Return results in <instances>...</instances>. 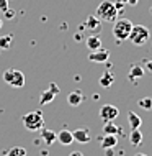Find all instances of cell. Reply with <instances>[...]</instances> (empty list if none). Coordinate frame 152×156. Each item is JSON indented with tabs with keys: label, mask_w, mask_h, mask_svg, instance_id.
Masks as SVG:
<instances>
[{
	"label": "cell",
	"mask_w": 152,
	"mask_h": 156,
	"mask_svg": "<svg viewBox=\"0 0 152 156\" xmlns=\"http://www.w3.org/2000/svg\"><path fill=\"white\" fill-rule=\"evenodd\" d=\"M118 10L115 8V3L110 2V0H103V2L98 3V7H96V12H95V16L101 22H115L118 18Z\"/></svg>",
	"instance_id": "obj_1"
},
{
	"label": "cell",
	"mask_w": 152,
	"mask_h": 156,
	"mask_svg": "<svg viewBox=\"0 0 152 156\" xmlns=\"http://www.w3.org/2000/svg\"><path fill=\"white\" fill-rule=\"evenodd\" d=\"M22 122H23L25 128L29 130V132H39V130L44 126V117H43V112H41V110L28 112L26 115H23Z\"/></svg>",
	"instance_id": "obj_2"
},
{
	"label": "cell",
	"mask_w": 152,
	"mask_h": 156,
	"mask_svg": "<svg viewBox=\"0 0 152 156\" xmlns=\"http://www.w3.org/2000/svg\"><path fill=\"white\" fill-rule=\"evenodd\" d=\"M113 35L118 41H124L128 40L131 30H133V23H131V20L128 18H116L115 22H113Z\"/></svg>",
	"instance_id": "obj_3"
},
{
	"label": "cell",
	"mask_w": 152,
	"mask_h": 156,
	"mask_svg": "<svg viewBox=\"0 0 152 156\" xmlns=\"http://www.w3.org/2000/svg\"><path fill=\"white\" fill-rule=\"evenodd\" d=\"M149 36H150V31L146 27H142V25H133V30H131L128 40L134 46H142L149 41Z\"/></svg>",
	"instance_id": "obj_4"
},
{
	"label": "cell",
	"mask_w": 152,
	"mask_h": 156,
	"mask_svg": "<svg viewBox=\"0 0 152 156\" xmlns=\"http://www.w3.org/2000/svg\"><path fill=\"white\" fill-rule=\"evenodd\" d=\"M3 81H5L8 86L15 87V89H22L25 86V74L18 69H7L3 73Z\"/></svg>",
	"instance_id": "obj_5"
},
{
	"label": "cell",
	"mask_w": 152,
	"mask_h": 156,
	"mask_svg": "<svg viewBox=\"0 0 152 156\" xmlns=\"http://www.w3.org/2000/svg\"><path fill=\"white\" fill-rule=\"evenodd\" d=\"M59 94V87L56 86L54 82H51L49 84V87L46 90L41 92V95H39V105H46V104H51L54 100V97H56Z\"/></svg>",
	"instance_id": "obj_6"
},
{
	"label": "cell",
	"mask_w": 152,
	"mask_h": 156,
	"mask_svg": "<svg viewBox=\"0 0 152 156\" xmlns=\"http://www.w3.org/2000/svg\"><path fill=\"white\" fill-rule=\"evenodd\" d=\"M118 115H120L118 107H115V105H111V104H106L100 108V119L103 122H113Z\"/></svg>",
	"instance_id": "obj_7"
},
{
	"label": "cell",
	"mask_w": 152,
	"mask_h": 156,
	"mask_svg": "<svg viewBox=\"0 0 152 156\" xmlns=\"http://www.w3.org/2000/svg\"><path fill=\"white\" fill-rule=\"evenodd\" d=\"M85 30L92 31V33H100L101 31V20H98L95 15H90L88 18L85 20Z\"/></svg>",
	"instance_id": "obj_8"
},
{
	"label": "cell",
	"mask_w": 152,
	"mask_h": 156,
	"mask_svg": "<svg viewBox=\"0 0 152 156\" xmlns=\"http://www.w3.org/2000/svg\"><path fill=\"white\" fill-rule=\"evenodd\" d=\"M108 58H110V53L103 48L95 49V51H92L90 54H88V59L93 61V62H106Z\"/></svg>",
	"instance_id": "obj_9"
},
{
	"label": "cell",
	"mask_w": 152,
	"mask_h": 156,
	"mask_svg": "<svg viewBox=\"0 0 152 156\" xmlns=\"http://www.w3.org/2000/svg\"><path fill=\"white\" fill-rule=\"evenodd\" d=\"M41 132V138H43V141L46 143L48 146H51L52 143H56L57 141V133L56 132H52V130H49V128H41L39 130Z\"/></svg>",
	"instance_id": "obj_10"
},
{
	"label": "cell",
	"mask_w": 152,
	"mask_h": 156,
	"mask_svg": "<svg viewBox=\"0 0 152 156\" xmlns=\"http://www.w3.org/2000/svg\"><path fill=\"white\" fill-rule=\"evenodd\" d=\"M74 135V141H79V143H82V145H85V143L90 141V132L85 128H79V130H75V132H72Z\"/></svg>",
	"instance_id": "obj_11"
},
{
	"label": "cell",
	"mask_w": 152,
	"mask_h": 156,
	"mask_svg": "<svg viewBox=\"0 0 152 156\" xmlns=\"http://www.w3.org/2000/svg\"><path fill=\"white\" fill-rule=\"evenodd\" d=\"M57 141L61 143V145H72L74 141V135L72 132H69V130H61V132L57 133Z\"/></svg>",
	"instance_id": "obj_12"
},
{
	"label": "cell",
	"mask_w": 152,
	"mask_h": 156,
	"mask_svg": "<svg viewBox=\"0 0 152 156\" xmlns=\"http://www.w3.org/2000/svg\"><path fill=\"white\" fill-rule=\"evenodd\" d=\"M116 145H118L116 135H105V136L101 138V148L103 150H111V148H115Z\"/></svg>",
	"instance_id": "obj_13"
},
{
	"label": "cell",
	"mask_w": 152,
	"mask_h": 156,
	"mask_svg": "<svg viewBox=\"0 0 152 156\" xmlns=\"http://www.w3.org/2000/svg\"><path fill=\"white\" fill-rule=\"evenodd\" d=\"M82 100H83V95H82V92H80V90H74V92H70V94L67 95V102H69V105H72V107L80 105V104H82Z\"/></svg>",
	"instance_id": "obj_14"
},
{
	"label": "cell",
	"mask_w": 152,
	"mask_h": 156,
	"mask_svg": "<svg viewBox=\"0 0 152 156\" xmlns=\"http://www.w3.org/2000/svg\"><path fill=\"white\" fill-rule=\"evenodd\" d=\"M128 122H129L131 130H137V128H141V125H142L141 117H139L136 112H128Z\"/></svg>",
	"instance_id": "obj_15"
},
{
	"label": "cell",
	"mask_w": 152,
	"mask_h": 156,
	"mask_svg": "<svg viewBox=\"0 0 152 156\" xmlns=\"http://www.w3.org/2000/svg\"><path fill=\"white\" fill-rule=\"evenodd\" d=\"M85 43H87V46H88V49H90V51H95V49H100L101 48V40H100L98 35H90L85 40Z\"/></svg>",
	"instance_id": "obj_16"
},
{
	"label": "cell",
	"mask_w": 152,
	"mask_h": 156,
	"mask_svg": "<svg viewBox=\"0 0 152 156\" xmlns=\"http://www.w3.org/2000/svg\"><path fill=\"white\" fill-rule=\"evenodd\" d=\"M142 76H144V69H142L141 66H137V64H133L131 66V69H129V79L133 82H136L137 79H141Z\"/></svg>",
	"instance_id": "obj_17"
},
{
	"label": "cell",
	"mask_w": 152,
	"mask_h": 156,
	"mask_svg": "<svg viewBox=\"0 0 152 156\" xmlns=\"http://www.w3.org/2000/svg\"><path fill=\"white\" fill-rule=\"evenodd\" d=\"M113 82H115V76L110 73V71L103 73V76L100 77V84H101V87H105V89H106V87H110Z\"/></svg>",
	"instance_id": "obj_18"
},
{
	"label": "cell",
	"mask_w": 152,
	"mask_h": 156,
	"mask_svg": "<svg viewBox=\"0 0 152 156\" xmlns=\"http://www.w3.org/2000/svg\"><path fill=\"white\" fill-rule=\"evenodd\" d=\"M118 133H120L118 125H115L113 122H105V125H103V135H118Z\"/></svg>",
	"instance_id": "obj_19"
},
{
	"label": "cell",
	"mask_w": 152,
	"mask_h": 156,
	"mask_svg": "<svg viewBox=\"0 0 152 156\" xmlns=\"http://www.w3.org/2000/svg\"><path fill=\"white\" fill-rule=\"evenodd\" d=\"M129 141H131V145H133V146H137V145H141V143H142V133L139 132V128L137 130H131Z\"/></svg>",
	"instance_id": "obj_20"
},
{
	"label": "cell",
	"mask_w": 152,
	"mask_h": 156,
	"mask_svg": "<svg viewBox=\"0 0 152 156\" xmlns=\"http://www.w3.org/2000/svg\"><path fill=\"white\" fill-rule=\"evenodd\" d=\"M5 156H26V150L23 146H13L7 151Z\"/></svg>",
	"instance_id": "obj_21"
},
{
	"label": "cell",
	"mask_w": 152,
	"mask_h": 156,
	"mask_svg": "<svg viewBox=\"0 0 152 156\" xmlns=\"http://www.w3.org/2000/svg\"><path fill=\"white\" fill-rule=\"evenodd\" d=\"M13 41V35H3L0 36V49H8Z\"/></svg>",
	"instance_id": "obj_22"
},
{
	"label": "cell",
	"mask_w": 152,
	"mask_h": 156,
	"mask_svg": "<svg viewBox=\"0 0 152 156\" xmlns=\"http://www.w3.org/2000/svg\"><path fill=\"white\" fill-rule=\"evenodd\" d=\"M139 107L146 108V110H150L152 108V99L150 97H142V99L139 100Z\"/></svg>",
	"instance_id": "obj_23"
},
{
	"label": "cell",
	"mask_w": 152,
	"mask_h": 156,
	"mask_svg": "<svg viewBox=\"0 0 152 156\" xmlns=\"http://www.w3.org/2000/svg\"><path fill=\"white\" fill-rule=\"evenodd\" d=\"M3 15H5V18H7V20H12V18L15 16V12H13V10H10V7H8L7 10L3 12Z\"/></svg>",
	"instance_id": "obj_24"
},
{
	"label": "cell",
	"mask_w": 152,
	"mask_h": 156,
	"mask_svg": "<svg viewBox=\"0 0 152 156\" xmlns=\"http://www.w3.org/2000/svg\"><path fill=\"white\" fill-rule=\"evenodd\" d=\"M113 3H115V8L118 10V13H121V12H123V8H124V3L121 2V0H120V2H113Z\"/></svg>",
	"instance_id": "obj_25"
},
{
	"label": "cell",
	"mask_w": 152,
	"mask_h": 156,
	"mask_svg": "<svg viewBox=\"0 0 152 156\" xmlns=\"http://www.w3.org/2000/svg\"><path fill=\"white\" fill-rule=\"evenodd\" d=\"M8 8V0H0V12H5Z\"/></svg>",
	"instance_id": "obj_26"
},
{
	"label": "cell",
	"mask_w": 152,
	"mask_h": 156,
	"mask_svg": "<svg viewBox=\"0 0 152 156\" xmlns=\"http://www.w3.org/2000/svg\"><path fill=\"white\" fill-rule=\"evenodd\" d=\"M121 2H123L124 5H126V3H128V5L134 7V5H137V2H139V0H121Z\"/></svg>",
	"instance_id": "obj_27"
},
{
	"label": "cell",
	"mask_w": 152,
	"mask_h": 156,
	"mask_svg": "<svg viewBox=\"0 0 152 156\" xmlns=\"http://www.w3.org/2000/svg\"><path fill=\"white\" fill-rule=\"evenodd\" d=\"M146 69L149 71V73H152V59H147L146 61Z\"/></svg>",
	"instance_id": "obj_28"
},
{
	"label": "cell",
	"mask_w": 152,
	"mask_h": 156,
	"mask_svg": "<svg viewBox=\"0 0 152 156\" xmlns=\"http://www.w3.org/2000/svg\"><path fill=\"white\" fill-rule=\"evenodd\" d=\"M69 156H83V154L80 153V151H72V153H70Z\"/></svg>",
	"instance_id": "obj_29"
},
{
	"label": "cell",
	"mask_w": 152,
	"mask_h": 156,
	"mask_svg": "<svg viewBox=\"0 0 152 156\" xmlns=\"http://www.w3.org/2000/svg\"><path fill=\"white\" fill-rule=\"evenodd\" d=\"M134 156H147V154H144V153H137V154H134Z\"/></svg>",
	"instance_id": "obj_30"
},
{
	"label": "cell",
	"mask_w": 152,
	"mask_h": 156,
	"mask_svg": "<svg viewBox=\"0 0 152 156\" xmlns=\"http://www.w3.org/2000/svg\"><path fill=\"white\" fill-rule=\"evenodd\" d=\"M2 25H3V22H2V20H0V28H2Z\"/></svg>",
	"instance_id": "obj_31"
}]
</instances>
